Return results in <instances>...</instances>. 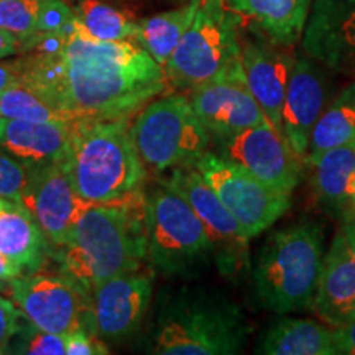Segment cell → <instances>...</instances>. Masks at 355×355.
<instances>
[{"instance_id":"obj_34","label":"cell","mask_w":355,"mask_h":355,"mask_svg":"<svg viewBox=\"0 0 355 355\" xmlns=\"http://www.w3.org/2000/svg\"><path fill=\"white\" fill-rule=\"evenodd\" d=\"M336 355H355V319L334 327Z\"/></svg>"},{"instance_id":"obj_15","label":"cell","mask_w":355,"mask_h":355,"mask_svg":"<svg viewBox=\"0 0 355 355\" xmlns=\"http://www.w3.org/2000/svg\"><path fill=\"white\" fill-rule=\"evenodd\" d=\"M188 97L204 128L217 141L245 128L270 123L247 86L243 68L194 89Z\"/></svg>"},{"instance_id":"obj_39","label":"cell","mask_w":355,"mask_h":355,"mask_svg":"<svg viewBox=\"0 0 355 355\" xmlns=\"http://www.w3.org/2000/svg\"><path fill=\"white\" fill-rule=\"evenodd\" d=\"M352 206H354V211H355V194H354V199H352Z\"/></svg>"},{"instance_id":"obj_8","label":"cell","mask_w":355,"mask_h":355,"mask_svg":"<svg viewBox=\"0 0 355 355\" xmlns=\"http://www.w3.org/2000/svg\"><path fill=\"white\" fill-rule=\"evenodd\" d=\"M145 222L148 260L165 277H194L214 261L201 219L165 183L146 196Z\"/></svg>"},{"instance_id":"obj_1","label":"cell","mask_w":355,"mask_h":355,"mask_svg":"<svg viewBox=\"0 0 355 355\" xmlns=\"http://www.w3.org/2000/svg\"><path fill=\"white\" fill-rule=\"evenodd\" d=\"M21 86L71 121L132 117L166 91L165 69L135 42H102L78 19L20 56Z\"/></svg>"},{"instance_id":"obj_36","label":"cell","mask_w":355,"mask_h":355,"mask_svg":"<svg viewBox=\"0 0 355 355\" xmlns=\"http://www.w3.org/2000/svg\"><path fill=\"white\" fill-rule=\"evenodd\" d=\"M26 51V42L7 30L0 28V60L8 56L24 55Z\"/></svg>"},{"instance_id":"obj_38","label":"cell","mask_w":355,"mask_h":355,"mask_svg":"<svg viewBox=\"0 0 355 355\" xmlns=\"http://www.w3.org/2000/svg\"><path fill=\"white\" fill-rule=\"evenodd\" d=\"M8 293V282H2L0 279V293Z\"/></svg>"},{"instance_id":"obj_7","label":"cell","mask_w":355,"mask_h":355,"mask_svg":"<svg viewBox=\"0 0 355 355\" xmlns=\"http://www.w3.org/2000/svg\"><path fill=\"white\" fill-rule=\"evenodd\" d=\"M130 133L141 163L153 173L194 166L211 145L209 132L184 92L150 101L132 122Z\"/></svg>"},{"instance_id":"obj_23","label":"cell","mask_w":355,"mask_h":355,"mask_svg":"<svg viewBox=\"0 0 355 355\" xmlns=\"http://www.w3.org/2000/svg\"><path fill=\"white\" fill-rule=\"evenodd\" d=\"M309 166L313 168L314 194L324 209L336 216L354 209L355 139L319 155Z\"/></svg>"},{"instance_id":"obj_28","label":"cell","mask_w":355,"mask_h":355,"mask_svg":"<svg viewBox=\"0 0 355 355\" xmlns=\"http://www.w3.org/2000/svg\"><path fill=\"white\" fill-rule=\"evenodd\" d=\"M0 117L30 122H74L21 84L0 94Z\"/></svg>"},{"instance_id":"obj_35","label":"cell","mask_w":355,"mask_h":355,"mask_svg":"<svg viewBox=\"0 0 355 355\" xmlns=\"http://www.w3.org/2000/svg\"><path fill=\"white\" fill-rule=\"evenodd\" d=\"M19 84H21L20 58L13 61H0V94Z\"/></svg>"},{"instance_id":"obj_22","label":"cell","mask_w":355,"mask_h":355,"mask_svg":"<svg viewBox=\"0 0 355 355\" xmlns=\"http://www.w3.org/2000/svg\"><path fill=\"white\" fill-rule=\"evenodd\" d=\"M225 3L265 37L293 46L303 35L313 0H225Z\"/></svg>"},{"instance_id":"obj_27","label":"cell","mask_w":355,"mask_h":355,"mask_svg":"<svg viewBox=\"0 0 355 355\" xmlns=\"http://www.w3.org/2000/svg\"><path fill=\"white\" fill-rule=\"evenodd\" d=\"M74 15L91 37L102 42H135L139 35L137 21L101 0H84Z\"/></svg>"},{"instance_id":"obj_16","label":"cell","mask_w":355,"mask_h":355,"mask_svg":"<svg viewBox=\"0 0 355 355\" xmlns=\"http://www.w3.org/2000/svg\"><path fill=\"white\" fill-rule=\"evenodd\" d=\"M301 42L324 68L355 74V0H313Z\"/></svg>"},{"instance_id":"obj_19","label":"cell","mask_w":355,"mask_h":355,"mask_svg":"<svg viewBox=\"0 0 355 355\" xmlns=\"http://www.w3.org/2000/svg\"><path fill=\"white\" fill-rule=\"evenodd\" d=\"M311 309L321 321L343 326L355 319V222L340 225L324 254Z\"/></svg>"},{"instance_id":"obj_12","label":"cell","mask_w":355,"mask_h":355,"mask_svg":"<svg viewBox=\"0 0 355 355\" xmlns=\"http://www.w3.org/2000/svg\"><path fill=\"white\" fill-rule=\"evenodd\" d=\"M217 144L219 155L245 168L270 188L291 194L298 186L304 162L270 123L245 128Z\"/></svg>"},{"instance_id":"obj_4","label":"cell","mask_w":355,"mask_h":355,"mask_svg":"<svg viewBox=\"0 0 355 355\" xmlns=\"http://www.w3.org/2000/svg\"><path fill=\"white\" fill-rule=\"evenodd\" d=\"M250 332L234 301L202 288L171 293L159 306L150 352L158 355L241 354Z\"/></svg>"},{"instance_id":"obj_14","label":"cell","mask_w":355,"mask_h":355,"mask_svg":"<svg viewBox=\"0 0 355 355\" xmlns=\"http://www.w3.org/2000/svg\"><path fill=\"white\" fill-rule=\"evenodd\" d=\"M79 202L81 199L74 191L63 162L28 168L21 191V206L37 220L50 250H60L68 241Z\"/></svg>"},{"instance_id":"obj_3","label":"cell","mask_w":355,"mask_h":355,"mask_svg":"<svg viewBox=\"0 0 355 355\" xmlns=\"http://www.w3.org/2000/svg\"><path fill=\"white\" fill-rule=\"evenodd\" d=\"M61 162L84 202L101 204L125 198L141 189L146 176L132 140L130 117L74 121Z\"/></svg>"},{"instance_id":"obj_13","label":"cell","mask_w":355,"mask_h":355,"mask_svg":"<svg viewBox=\"0 0 355 355\" xmlns=\"http://www.w3.org/2000/svg\"><path fill=\"white\" fill-rule=\"evenodd\" d=\"M150 275L127 273L101 283L91 291L89 331L107 343H122L139 329L152 303Z\"/></svg>"},{"instance_id":"obj_10","label":"cell","mask_w":355,"mask_h":355,"mask_svg":"<svg viewBox=\"0 0 355 355\" xmlns=\"http://www.w3.org/2000/svg\"><path fill=\"white\" fill-rule=\"evenodd\" d=\"M8 295L38 329L60 336L78 327L89 331L91 293L69 275H20L8 282Z\"/></svg>"},{"instance_id":"obj_17","label":"cell","mask_w":355,"mask_h":355,"mask_svg":"<svg viewBox=\"0 0 355 355\" xmlns=\"http://www.w3.org/2000/svg\"><path fill=\"white\" fill-rule=\"evenodd\" d=\"M331 84L321 64L306 56H296L285 104H283V137L298 157L306 162L311 135L329 104Z\"/></svg>"},{"instance_id":"obj_33","label":"cell","mask_w":355,"mask_h":355,"mask_svg":"<svg viewBox=\"0 0 355 355\" xmlns=\"http://www.w3.org/2000/svg\"><path fill=\"white\" fill-rule=\"evenodd\" d=\"M109 354L107 345L96 334L84 327H78L66 334V355H105Z\"/></svg>"},{"instance_id":"obj_6","label":"cell","mask_w":355,"mask_h":355,"mask_svg":"<svg viewBox=\"0 0 355 355\" xmlns=\"http://www.w3.org/2000/svg\"><path fill=\"white\" fill-rule=\"evenodd\" d=\"M241 21L225 0H199L193 21L165 66L168 86L189 94L242 68Z\"/></svg>"},{"instance_id":"obj_5","label":"cell","mask_w":355,"mask_h":355,"mask_svg":"<svg viewBox=\"0 0 355 355\" xmlns=\"http://www.w3.org/2000/svg\"><path fill=\"white\" fill-rule=\"evenodd\" d=\"M324 260V235L316 222H300L266 239L257 257L255 295L270 313L311 308Z\"/></svg>"},{"instance_id":"obj_9","label":"cell","mask_w":355,"mask_h":355,"mask_svg":"<svg viewBox=\"0 0 355 355\" xmlns=\"http://www.w3.org/2000/svg\"><path fill=\"white\" fill-rule=\"evenodd\" d=\"M194 168L241 224L248 241L272 227L290 209L291 194L270 188L219 153H204Z\"/></svg>"},{"instance_id":"obj_18","label":"cell","mask_w":355,"mask_h":355,"mask_svg":"<svg viewBox=\"0 0 355 355\" xmlns=\"http://www.w3.org/2000/svg\"><path fill=\"white\" fill-rule=\"evenodd\" d=\"M295 60L290 46L273 42L259 30L242 43V68L247 86L270 125L282 135L283 104Z\"/></svg>"},{"instance_id":"obj_11","label":"cell","mask_w":355,"mask_h":355,"mask_svg":"<svg viewBox=\"0 0 355 355\" xmlns=\"http://www.w3.org/2000/svg\"><path fill=\"white\" fill-rule=\"evenodd\" d=\"M193 207L206 227L212 245V259L225 277H235L248 268V239L237 220L222 204L214 189L194 166L176 168L162 181Z\"/></svg>"},{"instance_id":"obj_37","label":"cell","mask_w":355,"mask_h":355,"mask_svg":"<svg viewBox=\"0 0 355 355\" xmlns=\"http://www.w3.org/2000/svg\"><path fill=\"white\" fill-rule=\"evenodd\" d=\"M20 275H25L24 270L0 252V279L2 282H10V279L20 277Z\"/></svg>"},{"instance_id":"obj_30","label":"cell","mask_w":355,"mask_h":355,"mask_svg":"<svg viewBox=\"0 0 355 355\" xmlns=\"http://www.w3.org/2000/svg\"><path fill=\"white\" fill-rule=\"evenodd\" d=\"M17 344L10 345L8 354H28V355H63L66 354V336L53 334L38 329L32 322L26 321L24 327L13 337Z\"/></svg>"},{"instance_id":"obj_32","label":"cell","mask_w":355,"mask_h":355,"mask_svg":"<svg viewBox=\"0 0 355 355\" xmlns=\"http://www.w3.org/2000/svg\"><path fill=\"white\" fill-rule=\"evenodd\" d=\"M26 318L12 298H6L0 293V355L8 354L13 337L17 336Z\"/></svg>"},{"instance_id":"obj_25","label":"cell","mask_w":355,"mask_h":355,"mask_svg":"<svg viewBox=\"0 0 355 355\" xmlns=\"http://www.w3.org/2000/svg\"><path fill=\"white\" fill-rule=\"evenodd\" d=\"M199 0H191L184 7L163 12L139 21V35L135 42L165 69L176 46L198 10Z\"/></svg>"},{"instance_id":"obj_26","label":"cell","mask_w":355,"mask_h":355,"mask_svg":"<svg viewBox=\"0 0 355 355\" xmlns=\"http://www.w3.org/2000/svg\"><path fill=\"white\" fill-rule=\"evenodd\" d=\"M355 139V83L327 105L311 135L306 163L314 162L319 155Z\"/></svg>"},{"instance_id":"obj_29","label":"cell","mask_w":355,"mask_h":355,"mask_svg":"<svg viewBox=\"0 0 355 355\" xmlns=\"http://www.w3.org/2000/svg\"><path fill=\"white\" fill-rule=\"evenodd\" d=\"M44 3L46 0H0V28L24 38L26 51L32 40L42 35Z\"/></svg>"},{"instance_id":"obj_20","label":"cell","mask_w":355,"mask_h":355,"mask_svg":"<svg viewBox=\"0 0 355 355\" xmlns=\"http://www.w3.org/2000/svg\"><path fill=\"white\" fill-rule=\"evenodd\" d=\"M73 123L0 117V146L26 168L61 162L68 150Z\"/></svg>"},{"instance_id":"obj_2","label":"cell","mask_w":355,"mask_h":355,"mask_svg":"<svg viewBox=\"0 0 355 355\" xmlns=\"http://www.w3.org/2000/svg\"><path fill=\"white\" fill-rule=\"evenodd\" d=\"M144 189L110 202L81 201L68 241L55 252L63 273L91 293L101 283L139 272L146 250Z\"/></svg>"},{"instance_id":"obj_21","label":"cell","mask_w":355,"mask_h":355,"mask_svg":"<svg viewBox=\"0 0 355 355\" xmlns=\"http://www.w3.org/2000/svg\"><path fill=\"white\" fill-rule=\"evenodd\" d=\"M0 252L15 261L24 273L42 268L50 254L46 237L24 206L0 196Z\"/></svg>"},{"instance_id":"obj_24","label":"cell","mask_w":355,"mask_h":355,"mask_svg":"<svg viewBox=\"0 0 355 355\" xmlns=\"http://www.w3.org/2000/svg\"><path fill=\"white\" fill-rule=\"evenodd\" d=\"M255 352L265 355H336L334 329L309 319L282 318L266 327Z\"/></svg>"},{"instance_id":"obj_31","label":"cell","mask_w":355,"mask_h":355,"mask_svg":"<svg viewBox=\"0 0 355 355\" xmlns=\"http://www.w3.org/2000/svg\"><path fill=\"white\" fill-rule=\"evenodd\" d=\"M26 176L28 168L0 146V196L21 204V191L25 188Z\"/></svg>"}]
</instances>
